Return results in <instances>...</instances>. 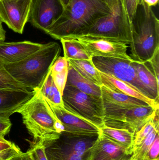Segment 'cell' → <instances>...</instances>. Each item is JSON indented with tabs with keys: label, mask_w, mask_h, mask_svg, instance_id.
Listing matches in <instances>:
<instances>
[{
	"label": "cell",
	"mask_w": 159,
	"mask_h": 160,
	"mask_svg": "<svg viewBox=\"0 0 159 160\" xmlns=\"http://www.w3.org/2000/svg\"><path fill=\"white\" fill-rule=\"evenodd\" d=\"M44 44L30 41L0 42V62L3 64L18 62L41 49Z\"/></svg>",
	"instance_id": "obj_14"
},
{
	"label": "cell",
	"mask_w": 159,
	"mask_h": 160,
	"mask_svg": "<svg viewBox=\"0 0 159 160\" xmlns=\"http://www.w3.org/2000/svg\"><path fill=\"white\" fill-rule=\"evenodd\" d=\"M132 63L138 78L146 89L149 98L159 103V81L156 78L148 63L133 61Z\"/></svg>",
	"instance_id": "obj_19"
},
{
	"label": "cell",
	"mask_w": 159,
	"mask_h": 160,
	"mask_svg": "<svg viewBox=\"0 0 159 160\" xmlns=\"http://www.w3.org/2000/svg\"><path fill=\"white\" fill-rule=\"evenodd\" d=\"M148 65L152 69L156 77L159 81V49L156 52L152 58L147 61Z\"/></svg>",
	"instance_id": "obj_33"
},
{
	"label": "cell",
	"mask_w": 159,
	"mask_h": 160,
	"mask_svg": "<svg viewBox=\"0 0 159 160\" xmlns=\"http://www.w3.org/2000/svg\"><path fill=\"white\" fill-rule=\"evenodd\" d=\"M132 153L100 132L87 160H124Z\"/></svg>",
	"instance_id": "obj_13"
},
{
	"label": "cell",
	"mask_w": 159,
	"mask_h": 160,
	"mask_svg": "<svg viewBox=\"0 0 159 160\" xmlns=\"http://www.w3.org/2000/svg\"><path fill=\"white\" fill-rule=\"evenodd\" d=\"M17 112L22 117L23 124L34 139L44 144L59 137L63 128L39 89Z\"/></svg>",
	"instance_id": "obj_2"
},
{
	"label": "cell",
	"mask_w": 159,
	"mask_h": 160,
	"mask_svg": "<svg viewBox=\"0 0 159 160\" xmlns=\"http://www.w3.org/2000/svg\"><path fill=\"white\" fill-rule=\"evenodd\" d=\"M44 152L48 160H87L68 150L58 139L44 144Z\"/></svg>",
	"instance_id": "obj_21"
},
{
	"label": "cell",
	"mask_w": 159,
	"mask_h": 160,
	"mask_svg": "<svg viewBox=\"0 0 159 160\" xmlns=\"http://www.w3.org/2000/svg\"><path fill=\"white\" fill-rule=\"evenodd\" d=\"M61 2L62 3L63 5V7H65L67 4H68V2H69L70 0H60Z\"/></svg>",
	"instance_id": "obj_41"
},
{
	"label": "cell",
	"mask_w": 159,
	"mask_h": 160,
	"mask_svg": "<svg viewBox=\"0 0 159 160\" xmlns=\"http://www.w3.org/2000/svg\"><path fill=\"white\" fill-rule=\"evenodd\" d=\"M119 2H120V0H119Z\"/></svg>",
	"instance_id": "obj_43"
},
{
	"label": "cell",
	"mask_w": 159,
	"mask_h": 160,
	"mask_svg": "<svg viewBox=\"0 0 159 160\" xmlns=\"http://www.w3.org/2000/svg\"><path fill=\"white\" fill-rule=\"evenodd\" d=\"M140 0H120V3L121 8L129 21L132 23L137 11Z\"/></svg>",
	"instance_id": "obj_30"
},
{
	"label": "cell",
	"mask_w": 159,
	"mask_h": 160,
	"mask_svg": "<svg viewBox=\"0 0 159 160\" xmlns=\"http://www.w3.org/2000/svg\"><path fill=\"white\" fill-rule=\"evenodd\" d=\"M98 136L75 135L62 132L58 139L72 153L88 159Z\"/></svg>",
	"instance_id": "obj_16"
},
{
	"label": "cell",
	"mask_w": 159,
	"mask_h": 160,
	"mask_svg": "<svg viewBox=\"0 0 159 160\" xmlns=\"http://www.w3.org/2000/svg\"><path fill=\"white\" fill-rule=\"evenodd\" d=\"M68 64L80 75L91 81L95 84L101 87L103 85L100 71L95 67L90 60H76L69 59Z\"/></svg>",
	"instance_id": "obj_23"
},
{
	"label": "cell",
	"mask_w": 159,
	"mask_h": 160,
	"mask_svg": "<svg viewBox=\"0 0 159 160\" xmlns=\"http://www.w3.org/2000/svg\"><path fill=\"white\" fill-rule=\"evenodd\" d=\"M143 2L148 6L152 8L153 6L157 5L158 3L159 0H141Z\"/></svg>",
	"instance_id": "obj_40"
},
{
	"label": "cell",
	"mask_w": 159,
	"mask_h": 160,
	"mask_svg": "<svg viewBox=\"0 0 159 160\" xmlns=\"http://www.w3.org/2000/svg\"><path fill=\"white\" fill-rule=\"evenodd\" d=\"M101 88L104 107L129 108L149 105L141 100L113 91L104 85Z\"/></svg>",
	"instance_id": "obj_18"
},
{
	"label": "cell",
	"mask_w": 159,
	"mask_h": 160,
	"mask_svg": "<svg viewBox=\"0 0 159 160\" xmlns=\"http://www.w3.org/2000/svg\"><path fill=\"white\" fill-rule=\"evenodd\" d=\"M100 132L118 144L133 152L135 134L129 131L104 126L100 128Z\"/></svg>",
	"instance_id": "obj_22"
},
{
	"label": "cell",
	"mask_w": 159,
	"mask_h": 160,
	"mask_svg": "<svg viewBox=\"0 0 159 160\" xmlns=\"http://www.w3.org/2000/svg\"><path fill=\"white\" fill-rule=\"evenodd\" d=\"M159 132V128L155 129L142 142L133 147L132 158L133 160H144L145 158Z\"/></svg>",
	"instance_id": "obj_27"
},
{
	"label": "cell",
	"mask_w": 159,
	"mask_h": 160,
	"mask_svg": "<svg viewBox=\"0 0 159 160\" xmlns=\"http://www.w3.org/2000/svg\"><path fill=\"white\" fill-rule=\"evenodd\" d=\"M157 134L144 160H159V136Z\"/></svg>",
	"instance_id": "obj_32"
},
{
	"label": "cell",
	"mask_w": 159,
	"mask_h": 160,
	"mask_svg": "<svg viewBox=\"0 0 159 160\" xmlns=\"http://www.w3.org/2000/svg\"><path fill=\"white\" fill-rule=\"evenodd\" d=\"M45 100L60 123L63 132L88 136L100 134V129L98 127L68 112L63 105L55 104Z\"/></svg>",
	"instance_id": "obj_12"
},
{
	"label": "cell",
	"mask_w": 159,
	"mask_h": 160,
	"mask_svg": "<svg viewBox=\"0 0 159 160\" xmlns=\"http://www.w3.org/2000/svg\"><path fill=\"white\" fill-rule=\"evenodd\" d=\"M92 61L100 72L111 75L117 79L127 83L149 98L146 89L138 78L135 68L133 65V60L94 57Z\"/></svg>",
	"instance_id": "obj_8"
},
{
	"label": "cell",
	"mask_w": 159,
	"mask_h": 160,
	"mask_svg": "<svg viewBox=\"0 0 159 160\" xmlns=\"http://www.w3.org/2000/svg\"><path fill=\"white\" fill-rule=\"evenodd\" d=\"M50 74L62 97L68 74V61L64 57L59 56L57 58L50 68Z\"/></svg>",
	"instance_id": "obj_24"
},
{
	"label": "cell",
	"mask_w": 159,
	"mask_h": 160,
	"mask_svg": "<svg viewBox=\"0 0 159 160\" xmlns=\"http://www.w3.org/2000/svg\"><path fill=\"white\" fill-rule=\"evenodd\" d=\"M91 58L109 57L133 60L127 53L129 45L122 42L86 37L74 38Z\"/></svg>",
	"instance_id": "obj_10"
},
{
	"label": "cell",
	"mask_w": 159,
	"mask_h": 160,
	"mask_svg": "<svg viewBox=\"0 0 159 160\" xmlns=\"http://www.w3.org/2000/svg\"><path fill=\"white\" fill-rule=\"evenodd\" d=\"M159 128V109L156 111L154 116L147 122L134 135L133 147L141 142L153 132L155 129Z\"/></svg>",
	"instance_id": "obj_28"
},
{
	"label": "cell",
	"mask_w": 159,
	"mask_h": 160,
	"mask_svg": "<svg viewBox=\"0 0 159 160\" xmlns=\"http://www.w3.org/2000/svg\"><path fill=\"white\" fill-rule=\"evenodd\" d=\"M112 13L100 0H70L60 17L45 33L58 40L77 37L96 20Z\"/></svg>",
	"instance_id": "obj_1"
},
{
	"label": "cell",
	"mask_w": 159,
	"mask_h": 160,
	"mask_svg": "<svg viewBox=\"0 0 159 160\" xmlns=\"http://www.w3.org/2000/svg\"><path fill=\"white\" fill-rule=\"evenodd\" d=\"M16 146L15 144L7 141L4 138H0V152L10 149Z\"/></svg>",
	"instance_id": "obj_37"
},
{
	"label": "cell",
	"mask_w": 159,
	"mask_h": 160,
	"mask_svg": "<svg viewBox=\"0 0 159 160\" xmlns=\"http://www.w3.org/2000/svg\"><path fill=\"white\" fill-rule=\"evenodd\" d=\"M31 0H0V18L14 32L22 34Z\"/></svg>",
	"instance_id": "obj_11"
},
{
	"label": "cell",
	"mask_w": 159,
	"mask_h": 160,
	"mask_svg": "<svg viewBox=\"0 0 159 160\" xmlns=\"http://www.w3.org/2000/svg\"><path fill=\"white\" fill-rule=\"evenodd\" d=\"M124 160H133V159L132 158V156H130V157H129V158H127V159Z\"/></svg>",
	"instance_id": "obj_42"
},
{
	"label": "cell",
	"mask_w": 159,
	"mask_h": 160,
	"mask_svg": "<svg viewBox=\"0 0 159 160\" xmlns=\"http://www.w3.org/2000/svg\"><path fill=\"white\" fill-rule=\"evenodd\" d=\"M5 38L6 32L3 28L2 22L0 18V42H4Z\"/></svg>",
	"instance_id": "obj_39"
},
{
	"label": "cell",
	"mask_w": 159,
	"mask_h": 160,
	"mask_svg": "<svg viewBox=\"0 0 159 160\" xmlns=\"http://www.w3.org/2000/svg\"><path fill=\"white\" fill-rule=\"evenodd\" d=\"M61 52L58 43L49 42L24 60L4 65L14 79L30 90H34L40 88Z\"/></svg>",
	"instance_id": "obj_3"
},
{
	"label": "cell",
	"mask_w": 159,
	"mask_h": 160,
	"mask_svg": "<svg viewBox=\"0 0 159 160\" xmlns=\"http://www.w3.org/2000/svg\"><path fill=\"white\" fill-rule=\"evenodd\" d=\"M105 4L114 14L119 13L121 9L119 0H100Z\"/></svg>",
	"instance_id": "obj_36"
},
{
	"label": "cell",
	"mask_w": 159,
	"mask_h": 160,
	"mask_svg": "<svg viewBox=\"0 0 159 160\" xmlns=\"http://www.w3.org/2000/svg\"><path fill=\"white\" fill-rule=\"evenodd\" d=\"M67 85L74 87L86 94L101 98V87L80 75L68 64V74Z\"/></svg>",
	"instance_id": "obj_20"
},
{
	"label": "cell",
	"mask_w": 159,
	"mask_h": 160,
	"mask_svg": "<svg viewBox=\"0 0 159 160\" xmlns=\"http://www.w3.org/2000/svg\"><path fill=\"white\" fill-rule=\"evenodd\" d=\"M39 89L47 100L55 104L63 105L61 94L53 81L50 69Z\"/></svg>",
	"instance_id": "obj_26"
},
{
	"label": "cell",
	"mask_w": 159,
	"mask_h": 160,
	"mask_svg": "<svg viewBox=\"0 0 159 160\" xmlns=\"http://www.w3.org/2000/svg\"><path fill=\"white\" fill-rule=\"evenodd\" d=\"M104 108L105 126L128 130L134 134L152 118L159 109L150 105L129 108Z\"/></svg>",
	"instance_id": "obj_7"
},
{
	"label": "cell",
	"mask_w": 159,
	"mask_h": 160,
	"mask_svg": "<svg viewBox=\"0 0 159 160\" xmlns=\"http://www.w3.org/2000/svg\"><path fill=\"white\" fill-rule=\"evenodd\" d=\"M61 42L63 50V57L76 60H90L92 59L87 53L83 46L74 38H61Z\"/></svg>",
	"instance_id": "obj_25"
},
{
	"label": "cell",
	"mask_w": 159,
	"mask_h": 160,
	"mask_svg": "<svg viewBox=\"0 0 159 160\" xmlns=\"http://www.w3.org/2000/svg\"><path fill=\"white\" fill-rule=\"evenodd\" d=\"M20 149L16 146L14 147L0 152V160H8L21 153Z\"/></svg>",
	"instance_id": "obj_35"
},
{
	"label": "cell",
	"mask_w": 159,
	"mask_h": 160,
	"mask_svg": "<svg viewBox=\"0 0 159 160\" xmlns=\"http://www.w3.org/2000/svg\"><path fill=\"white\" fill-rule=\"evenodd\" d=\"M34 94V90L0 89V116L9 118L17 112Z\"/></svg>",
	"instance_id": "obj_15"
},
{
	"label": "cell",
	"mask_w": 159,
	"mask_h": 160,
	"mask_svg": "<svg viewBox=\"0 0 159 160\" xmlns=\"http://www.w3.org/2000/svg\"><path fill=\"white\" fill-rule=\"evenodd\" d=\"M100 73L103 85L111 90L141 100L150 106L159 108V103L149 98L130 85L117 79L111 75L101 72Z\"/></svg>",
	"instance_id": "obj_17"
},
{
	"label": "cell",
	"mask_w": 159,
	"mask_h": 160,
	"mask_svg": "<svg viewBox=\"0 0 159 160\" xmlns=\"http://www.w3.org/2000/svg\"><path fill=\"white\" fill-rule=\"evenodd\" d=\"M4 88L31 90L14 79L7 71L3 64L0 62V89Z\"/></svg>",
	"instance_id": "obj_29"
},
{
	"label": "cell",
	"mask_w": 159,
	"mask_h": 160,
	"mask_svg": "<svg viewBox=\"0 0 159 160\" xmlns=\"http://www.w3.org/2000/svg\"><path fill=\"white\" fill-rule=\"evenodd\" d=\"M131 58L146 62L159 49V20L152 8L140 0L132 22V40L129 45Z\"/></svg>",
	"instance_id": "obj_4"
},
{
	"label": "cell",
	"mask_w": 159,
	"mask_h": 160,
	"mask_svg": "<svg viewBox=\"0 0 159 160\" xmlns=\"http://www.w3.org/2000/svg\"><path fill=\"white\" fill-rule=\"evenodd\" d=\"M66 110L101 128L105 126L104 105L102 98L86 94L71 86H65L62 97Z\"/></svg>",
	"instance_id": "obj_5"
},
{
	"label": "cell",
	"mask_w": 159,
	"mask_h": 160,
	"mask_svg": "<svg viewBox=\"0 0 159 160\" xmlns=\"http://www.w3.org/2000/svg\"><path fill=\"white\" fill-rule=\"evenodd\" d=\"M63 9L60 0H31L28 22L45 32L60 17Z\"/></svg>",
	"instance_id": "obj_9"
},
{
	"label": "cell",
	"mask_w": 159,
	"mask_h": 160,
	"mask_svg": "<svg viewBox=\"0 0 159 160\" xmlns=\"http://www.w3.org/2000/svg\"><path fill=\"white\" fill-rule=\"evenodd\" d=\"M8 160H33L31 158L30 155L28 151L25 153H22V152L17 155L15 156L13 158Z\"/></svg>",
	"instance_id": "obj_38"
},
{
	"label": "cell",
	"mask_w": 159,
	"mask_h": 160,
	"mask_svg": "<svg viewBox=\"0 0 159 160\" xmlns=\"http://www.w3.org/2000/svg\"><path fill=\"white\" fill-rule=\"evenodd\" d=\"M79 37L108 39L129 46L132 40V23L121 8L119 13L105 15L96 20Z\"/></svg>",
	"instance_id": "obj_6"
},
{
	"label": "cell",
	"mask_w": 159,
	"mask_h": 160,
	"mask_svg": "<svg viewBox=\"0 0 159 160\" xmlns=\"http://www.w3.org/2000/svg\"><path fill=\"white\" fill-rule=\"evenodd\" d=\"M33 160H48L44 152V145L39 142H34L28 150Z\"/></svg>",
	"instance_id": "obj_31"
},
{
	"label": "cell",
	"mask_w": 159,
	"mask_h": 160,
	"mask_svg": "<svg viewBox=\"0 0 159 160\" xmlns=\"http://www.w3.org/2000/svg\"><path fill=\"white\" fill-rule=\"evenodd\" d=\"M11 126L9 118L0 116V138H4L10 131Z\"/></svg>",
	"instance_id": "obj_34"
}]
</instances>
